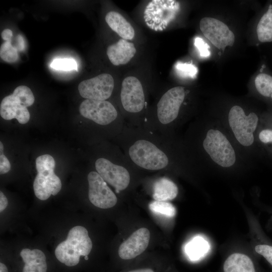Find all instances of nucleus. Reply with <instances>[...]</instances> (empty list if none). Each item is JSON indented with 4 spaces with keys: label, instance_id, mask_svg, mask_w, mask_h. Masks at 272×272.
Here are the masks:
<instances>
[{
    "label": "nucleus",
    "instance_id": "f257e3e1",
    "mask_svg": "<svg viewBox=\"0 0 272 272\" xmlns=\"http://www.w3.org/2000/svg\"><path fill=\"white\" fill-rule=\"evenodd\" d=\"M92 248V242L87 230L76 226L69 232L65 240L56 247L54 254L60 263L67 267H74L80 263L81 256H88Z\"/></svg>",
    "mask_w": 272,
    "mask_h": 272
},
{
    "label": "nucleus",
    "instance_id": "f03ea898",
    "mask_svg": "<svg viewBox=\"0 0 272 272\" xmlns=\"http://www.w3.org/2000/svg\"><path fill=\"white\" fill-rule=\"evenodd\" d=\"M37 171L33 182L35 196L45 200L51 195H55L61 188L60 178L54 173L55 162L50 155L44 154L38 157L35 161Z\"/></svg>",
    "mask_w": 272,
    "mask_h": 272
},
{
    "label": "nucleus",
    "instance_id": "7ed1b4c3",
    "mask_svg": "<svg viewBox=\"0 0 272 272\" xmlns=\"http://www.w3.org/2000/svg\"><path fill=\"white\" fill-rule=\"evenodd\" d=\"M35 98L31 89L25 86H19L13 93L5 97L0 105V114L5 120L16 118L21 124L27 123L30 113L27 107L31 106Z\"/></svg>",
    "mask_w": 272,
    "mask_h": 272
},
{
    "label": "nucleus",
    "instance_id": "20e7f679",
    "mask_svg": "<svg viewBox=\"0 0 272 272\" xmlns=\"http://www.w3.org/2000/svg\"><path fill=\"white\" fill-rule=\"evenodd\" d=\"M128 156L138 166L149 170H159L169 164L167 155L152 142L138 140L130 146Z\"/></svg>",
    "mask_w": 272,
    "mask_h": 272
},
{
    "label": "nucleus",
    "instance_id": "39448f33",
    "mask_svg": "<svg viewBox=\"0 0 272 272\" xmlns=\"http://www.w3.org/2000/svg\"><path fill=\"white\" fill-rule=\"evenodd\" d=\"M204 149L212 159L223 167H229L236 161L235 151L226 137L219 130L210 129L203 142Z\"/></svg>",
    "mask_w": 272,
    "mask_h": 272
},
{
    "label": "nucleus",
    "instance_id": "423d86ee",
    "mask_svg": "<svg viewBox=\"0 0 272 272\" xmlns=\"http://www.w3.org/2000/svg\"><path fill=\"white\" fill-rule=\"evenodd\" d=\"M229 123L236 140L244 146H249L254 142L253 132L258 118L254 112L246 115L240 106L232 107L229 113Z\"/></svg>",
    "mask_w": 272,
    "mask_h": 272
},
{
    "label": "nucleus",
    "instance_id": "0eeeda50",
    "mask_svg": "<svg viewBox=\"0 0 272 272\" xmlns=\"http://www.w3.org/2000/svg\"><path fill=\"white\" fill-rule=\"evenodd\" d=\"M199 27L205 37L218 49L224 50L227 46L234 44L235 35L223 22L215 18L205 17L200 21Z\"/></svg>",
    "mask_w": 272,
    "mask_h": 272
},
{
    "label": "nucleus",
    "instance_id": "6e6552de",
    "mask_svg": "<svg viewBox=\"0 0 272 272\" xmlns=\"http://www.w3.org/2000/svg\"><path fill=\"white\" fill-rule=\"evenodd\" d=\"M184 88L177 86L165 92L157 104V117L163 124H168L178 116L180 107L185 98Z\"/></svg>",
    "mask_w": 272,
    "mask_h": 272
},
{
    "label": "nucleus",
    "instance_id": "1a4fd4ad",
    "mask_svg": "<svg viewBox=\"0 0 272 272\" xmlns=\"http://www.w3.org/2000/svg\"><path fill=\"white\" fill-rule=\"evenodd\" d=\"M114 81L109 74H102L81 82L78 86L80 95L86 99L106 100L112 94Z\"/></svg>",
    "mask_w": 272,
    "mask_h": 272
},
{
    "label": "nucleus",
    "instance_id": "9d476101",
    "mask_svg": "<svg viewBox=\"0 0 272 272\" xmlns=\"http://www.w3.org/2000/svg\"><path fill=\"white\" fill-rule=\"evenodd\" d=\"M79 111L82 116L102 125L109 124L117 116L114 106L106 100L85 99L80 104Z\"/></svg>",
    "mask_w": 272,
    "mask_h": 272
},
{
    "label": "nucleus",
    "instance_id": "9b49d317",
    "mask_svg": "<svg viewBox=\"0 0 272 272\" xmlns=\"http://www.w3.org/2000/svg\"><path fill=\"white\" fill-rule=\"evenodd\" d=\"M87 179L89 198L93 205L100 209H106L116 204L117 199L115 194L97 172H90Z\"/></svg>",
    "mask_w": 272,
    "mask_h": 272
},
{
    "label": "nucleus",
    "instance_id": "f8f14e48",
    "mask_svg": "<svg viewBox=\"0 0 272 272\" xmlns=\"http://www.w3.org/2000/svg\"><path fill=\"white\" fill-rule=\"evenodd\" d=\"M95 166L97 173L106 182L114 187L117 192L128 187L130 176L124 167L104 158L98 159L95 161Z\"/></svg>",
    "mask_w": 272,
    "mask_h": 272
},
{
    "label": "nucleus",
    "instance_id": "ddd939ff",
    "mask_svg": "<svg viewBox=\"0 0 272 272\" xmlns=\"http://www.w3.org/2000/svg\"><path fill=\"white\" fill-rule=\"evenodd\" d=\"M120 98L122 106L126 111L137 113L142 110L145 105V95L138 79L129 76L123 80Z\"/></svg>",
    "mask_w": 272,
    "mask_h": 272
},
{
    "label": "nucleus",
    "instance_id": "4468645a",
    "mask_svg": "<svg viewBox=\"0 0 272 272\" xmlns=\"http://www.w3.org/2000/svg\"><path fill=\"white\" fill-rule=\"evenodd\" d=\"M177 4L174 1H152L147 6L145 12L147 24L152 21L149 25L151 28L154 27L155 24L157 27L158 24L166 26L163 18L167 23L172 20L178 9Z\"/></svg>",
    "mask_w": 272,
    "mask_h": 272
},
{
    "label": "nucleus",
    "instance_id": "2eb2a0df",
    "mask_svg": "<svg viewBox=\"0 0 272 272\" xmlns=\"http://www.w3.org/2000/svg\"><path fill=\"white\" fill-rule=\"evenodd\" d=\"M150 239V233L148 229L141 228L136 230L120 245L119 257L125 260L136 257L148 247Z\"/></svg>",
    "mask_w": 272,
    "mask_h": 272
},
{
    "label": "nucleus",
    "instance_id": "dca6fc26",
    "mask_svg": "<svg viewBox=\"0 0 272 272\" xmlns=\"http://www.w3.org/2000/svg\"><path fill=\"white\" fill-rule=\"evenodd\" d=\"M20 255L23 262L21 272H47L46 257L41 250L24 248Z\"/></svg>",
    "mask_w": 272,
    "mask_h": 272
},
{
    "label": "nucleus",
    "instance_id": "f3484780",
    "mask_svg": "<svg viewBox=\"0 0 272 272\" xmlns=\"http://www.w3.org/2000/svg\"><path fill=\"white\" fill-rule=\"evenodd\" d=\"M106 52L110 62L114 65H119L128 62L135 54L136 49L132 43L120 39L109 46Z\"/></svg>",
    "mask_w": 272,
    "mask_h": 272
},
{
    "label": "nucleus",
    "instance_id": "a211bd4d",
    "mask_svg": "<svg viewBox=\"0 0 272 272\" xmlns=\"http://www.w3.org/2000/svg\"><path fill=\"white\" fill-rule=\"evenodd\" d=\"M105 21L110 28L122 39L131 40L134 36V30L131 24L119 13L111 11L105 16Z\"/></svg>",
    "mask_w": 272,
    "mask_h": 272
},
{
    "label": "nucleus",
    "instance_id": "6ab92c4d",
    "mask_svg": "<svg viewBox=\"0 0 272 272\" xmlns=\"http://www.w3.org/2000/svg\"><path fill=\"white\" fill-rule=\"evenodd\" d=\"M224 272H256L251 258L242 253H233L225 260L223 265Z\"/></svg>",
    "mask_w": 272,
    "mask_h": 272
},
{
    "label": "nucleus",
    "instance_id": "aec40b11",
    "mask_svg": "<svg viewBox=\"0 0 272 272\" xmlns=\"http://www.w3.org/2000/svg\"><path fill=\"white\" fill-rule=\"evenodd\" d=\"M176 185L163 177L156 180L153 186V198L156 201H167L175 198L178 194Z\"/></svg>",
    "mask_w": 272,
    "mask_h": 272
},
{
    "label": "nucleus",
    "instance_id": "412c9836",
    "mask_svg": "<svg viewBox=\"0 0 272 272\" xmlns=\"http://www.w3.org/2000/svg\"><path fill=\"white\" fill-rule=\"evenodd\" d=\"M257 40L259 42H272V3L260 17L256 26Z\"/></svg>",
    "mask_w": 272,
    "mask_h": 272
},
{
    "label": "nucleus",
    "instance_id": "4be33fe9",
    "mask_svg": "<svg viewBox=\"0 0 272 272\" xmlns=\"http://www.w3.org/2000/svg\"><path fill=\"white\" fill-rule=\"evenodd\" d=\"M209 249L208 242L202 237L196 236L186 244L185 251L191 260H196L205 256Z\"/></svg>",
    "mask_w": 272,
    "mask_h": 272
},
{
    "label": "nucleus",
    "instance_id": "5701e85b",
    "mask_svg": "<svg viewBox=\"0 0 272 272\" xmlns=\"http://www.w3.org/2000/svg\"><path fill=\"white\" fill-rule=\"evenodd\" d=\"M265 64H262L259 73L255 78L254 85L261 96L272 99V75L265 72Z\"/></svg>",
    "mask_w": 272,
    "mask_h": 272
},
{
    "label": "nucleus",
    "instance_id": "b1692460",
    "mask_svg": "<svg viewBox=\"0 0 272 272\" xmlns=\"http://www.w3.org/2000/svg\"><path fill=\"white\" fill-rule=\"evenodd\" d=\"M149 207L153 213L168 218L174 217L176 214L175 208L168 201L155 200L152 202Z\"/></svg>",
    "mask_w": 272,
    "mask_h": 272
},
{
    "label": "nucleus",
    "instance_id": "393cba45",
    "mask_svg": "<svg viewBox=\"0 0 272 272\" xmlns=\"http://www.w3.org/2000/svg\"><path fill=\"white\" fill-rule=\"evenodd\" d=\"M0 56L4 61L8 63H13L18 60V51L12 45L11 41H5L1 45Z\"/></svg>",
    "mask_w": 272,
    "mask_h": 272
},
{
    "label": "nucleus",
    "instance_id": "a878e982",
    "mask_svg": "<svg viewBox=\"0 0 272 272\" xmlns=\"http://www.w3.org/2000/svg\"><path fill=\"white\" fill-rule=\"evenodd\" d=\"M50 67L56 70L78 71V64L76 60L72 58H56L53 59L50 65Z\"/></svg>",
    "mask_w": 272,
    "mask_h": 272
},
{
    "label": "nucleus",
    "instance_id": "bb28decb",
    "mask_svg": "<svg viewBox=\"0 0 272 272\" xmlns=\"http://www.w3.org/2000/svg\"><path fill=\"white\" fill-rule=\"evenodd\" d=\"M175 67L178 73L183 77L193 78L197 73V67L192 63L178 62Z\"/></svg>",
    "mask_w": 272,
    "mask_h": 272
},
{
    "label": "nucleus",
    "instance_id": "cd10ccee",
    "mask_svg": "<svg viewBox=\"0 0 272 272\" xmlns=\"http://www.w3.org/2000/svg\"><path fill=\"white\" fill-rule=\"evenodd\" d=\"M255 251L262 255L272 266V246L260 244L255 247Z\"/></svg>",
    "mask_w": 272,
    "mask_h": 272
},
{
    "label": "nucleus",
    "instance_id": "c85d7f7f",
    "mask_svg": "<svg viewBox=\"0 0 272 272\" xmlns=\"http://www.w3.org/2000/svg\"><path fill=\"white\" fill-rule=\"evenodd\" d=\"M194 45L198 49L201 56L206 57L210 56V46L201 38H195Z\"/></svg>",
    "mask_w": 272,
    "mask_h": 272
},
{
    "label": "nucleus",
    "instance_id": "c756f323",
    "mask_svg": "<svg viewBox=\"0 0 272 272\" xmlns=\"http://www.w3.org/2000/svg\"><path fill=\"white\" fill-rule=\"evenodd\" d=\"M11 169V164L8 158L4 155L3 152H0V174L8 173Z\"/></svg>",
    "mask_w": 272,
    "mask_h": 272
},
{
    "label": "nucleus",
    "instance_id": "7c9ffc66",
    "mask_svg": "<svg viewBox=\"0 0 272 272\" xmlns=\"http://www.w3.org/2000/svg\"><path fill=\"white\" fill-rule=\"evenodd\" d=\"M259 139L264 143H272V129L262 130L259 134Z\"/></svg>",
    "mask_w": 272,
    "mask_h": 272
},
{
    "label": "nucleus",
    "instance_id": "2f4dec72",
    "mask_svg": "<svg viewBox=\"0 0 272 272\" xmlns=\"http://www.w3.org/2000/svg\"><path fill=\"white\" fill-rule=\"evenodd\" d=\"M14 44H12L18 51H22L24 50L25 47V44L24 40L22 36L20 34H18L14 40Z\"/></svg>",
    "mask_w": 272,
    "mask_h": 272
},
{
    "label": "nucleus",
    "instance_id": "473e14b6",
    "mask_svg": "<svg viewBox=\"0 0 272 272\" xmlns=\"http://www.w3.org/2000/svg\"><path fill=\"white\" fill-rule=\"evenodd\" d=\"M8 201L7 197L2 191L0 192V212H2L7 207Z\"/></svg>",
    "mask_w": 272,
    "mask_h": 272
},
{
    "label": "nucleus",
    "instance_id": "72a5a7b5",
    "mask_svg": "<svg viewBox=\"0 0 272 272\" xmlns=\"http://www.w3.org/2000/svg\"><path fill=\"white\" fill-rule=\"evenodd\" d=\"M1 36L3 39L6 41H11V39L13 36V32L10 29H5L2 32Z\"/></svg>",
    "mask_w": 272,
    "mask_h": 272
},
{
    "label": "nucleus",
    "instance_id": "f704fd0d",
    "mask_svg": "<svg viewBox=\"0 0 272 272\" xmlns=\"http://www.w3.org/2000/svg\"><path fill=\"white\" fill-rule=\"evenodd\" d=\"M128 272H154L152 269L151 268H142V269H135L131 270Z\"/></svg>",
    "mask_w": 272,
    "mask_h": 272
},
{
    "label": "nucleus",
    "instance_id": "c9c22d12",
    "mask_svg": "<svg viewBox=\"0 0 272 272\" xmlns=\"http://www.w3.org/2000/svg\"><path fill=\"white\" fill-rule=\"evenodd\" d=\"M84 259H85V260H88V259H89L88 256H85V257H84Z\"/></svg>",
    "mask_w": 272,
    "mask_h": 272
}]
</instances>
